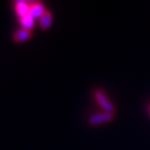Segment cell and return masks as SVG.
<instances>
[{
  "mask_svg": "<svg viewBox=\"0 0 150 150\" xmlns=\"http://www.w3.org/2000/svg\"><path fill=\"white\" fill-rule=\"evenodd\" d=\"M51 22H52V15L49 11H46V13L39 19L40 27L42 29H48L50 27V25H51Z\"/></svg>",
  "mask_w": 150,
  "mask_h": 150,
  "instance_id": "8992f818",
  "label": "cell"
},
{
  "mask_svg": "<svg viewBox=\"0 0 150 150\" xmlns=\"http://www.w3.org/2000/svg\"><path fill=\"white\" fill-rule=\"evenodd\" d=\"M31 36H32V30L21 28V29H18V30L13 33V40H15L16 42H22V41L28 40L29 38H31Z\"/></svg>",
  "mask_w": 150,
  "mask_h": 150,
  "instance_id": "5b68a950",
  "label": "cell"
},
{
  "mask_svg": "<svg viewBox=\"0 0 150 150\" xmlns=\"http://www.w3.org/2000/svg\"><path fill=\"white\" fill-rule=\"evenodd\" d=\"M29 8H30V4L28 1H23V0H19L15 4V9H16L17 15L19 18L29 15Z\"/></svg>",
  "mask_w": 150,
  "mask_h": 150,
  "instance_id": "277c9868",
  "label": "cell"
},
{
  "mask_svg": "<svg viewBox=\"0 0 150 150\" xmlns=\"http://www.w3.org/2000/svg\"><path fill=\"white\" fill-rule=\"evenodd\" d=\"M20 23H21V26L25 28V29L32 30L33 25H35V18H32L30 15H27V16L20 18Z\"/></svg>",
  "mask_w": 150,
  "mask_h": 150,
  "instance_id": "52a82bcc",
  "label": "cell"
},
{
  "mask_svg": "<svg viewBox=\"0 0 150 150\" xmlns=\"http://www.w3.org/2000/svg\"><path fill=\"white\" fill-rule=\"evenodd\" d=\"M46 8L45 6L39 2V1H35V2H30V8H29V15L32 18H41V17L46 13Z\"/></svg>",
  "mask_w": 150,
  "mask_h": 150,
  "instance_id": "3957f363",
  "label": "cell"
},
{
  "mask_svg": "<svg viewBox=\"0 0 150 150\" xmlns=\"http://www.w3.org/2000/svg\"><path fill=\"white\" fill-rule=\"evenodd\" d=\"M148 111H149V115H150V103L148 105Z\"/></svg>",
  "mask_w": 150,
  "mask_h": 150,
  "instance_id": "ba28073f",
  "label": "cell"
},
{
  "mask_svg": "<svg viewBox=\"0 0 150 150\" xmlns=\"http://www.w3.org/2000/svg\"><path fill=\"white\" fill-rule=\"evenodd\" d=\"M93 95H95V98H96L97 102L100 105V107H101L105 111L115 113V107H113V105L111 103V101L108 99L107 96H106L101 90L98 89V90H96L93 92Z\"/></svg>",
  "mask_w": 150,
  "mask_h": 150,
  "instance_id": "7a4b0ae2",
  "label": "cell"
},
{
  "mask_svg": "<svg viewBox=\"0 0 150 150\" xmlns=\"http://www.w3.org/2000/svg\"><path fill=\"white\" fill-rule=\"evenodd\" d=\"M113 118H115V113L113 112L103 111V112H99L91 116L90 118L88 119V122L90 126H98V125H101V123L112 121Z\"/></svg>",
  "mask_w": 150,
  "mask_h": 150,
  "instance_id": "6da1fadb",
  "label": "cell"
}]
</instances>
